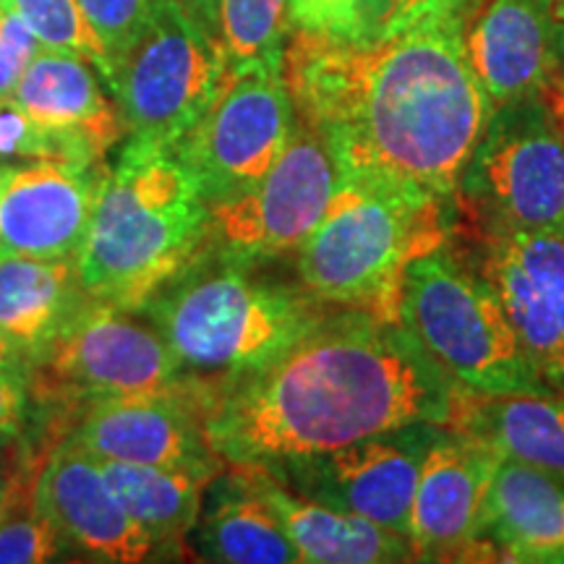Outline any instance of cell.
<instances>
[{
	"mask_svg": "<svg viewBox=\"0 0 564 564\" xmlns=\"http://www.w3.org/2000/svg\"><path fill=\"white\" fill-rule=\"evenodd\" d=\"M68 440L100 460L215 474L228 465L207 434V384L192 377L173 390L89 400Z\"/></svg>",
	"mask_w": 564,
	"mask_h": 564,
	"instance_id": "4fadbf2b",
	"label": "cell"
},
{
	"mask_svg": "<svg viewBox=\"0 0 564 564\" xmlns=\"http://www.w3.org/2000/svg\"><path fill=\"white\" fill-rule=\"evenodd\" d=\"M291 32V0H220L217 34L230 70L282 58Z\"/></svg>",
	"mask_w": 564,
	"mask_h": 564,
	"instance_id": "484cf974",
	"label": "cell"
},
{
	"mask_svg": "<svg viewBox=\"0 0 564 564\" xmlns=\"http://www.w3.org/2000/svg\"><path fill=\"white\" fill-rule=\"evenodd\" d=\"M9 514H11V512H9ZM3 518H6V514H0V520H3Z\"/></svg>",
	"mask_w": 564,
	"mask_h": 564,
	"instance_id": "b9f144b4",
	"label": "cell"
},
{
	"mask_svg": "<svg viewBox=\"0 0 564 564\" xmlns=\"http://www.w3.org/2000/svg\"><path fill=\"white\" fill-rule=\"evenodd\" d=\"M241 465V463H236ZM251 484L267 499L291 535L301 562L312 564H384L413 560L405 535L312 497H303L264 465H243Z\"/></svg>",
	"mask_w": 564,
	"mask_h": 564,
	"instance_id": "ffe728a7",
	"label": "cell"
},
{
	"mask_svg": "<svg viewBox=\"0 0 564 564\" xmlns=\"http://www.w3.org/2000/svg\"><path fill=\"white\" fill-rule=\"evenodd\" d=\"M481 0H390L382 21H379L377 37H390V34L413 30V26L426 24L436 19H465Z\"/></svg>",
	"mask_w": 564,
	"mask_h": 564,
	"instance_id": "d6a6232c",
	"label": "cell"
},
{
	"mask_svg": "<svg viewBox=\"0 0 564 564\" xmlns=\"http://www.w3.org/2000/svg\"><path fill=\"white\" fill-rule=\"evenodd\" d=\"M228 74L220 37L175 0H154L144 30L112 61L105 84L131 139L173 150L207 112Z\"/></svg>",
	"mask_w": 564,
	"mask_h": 564,
	"instance_id": "52a82bcc",
	"label": "cell"
},
{
	"mask_svg": "<svg viewBox=\"0 0 564 564\" xmlns=\"http://www.w3.org/2000/svg\"><path fill=\"white\" fill-rule=\"evenodd\" d=\"M0 358H19V361H24V358L19 356L17 345H13L3 333H0Z\"/></svg>",
	"mask_w": 564,
	"mask_h": 564,
	"instance_id": "d590c367",
	"label": "cell"
},
{
	"mask_svg": "<svg viewBox=\"0 0 564 564\" xmlns=\"http://www.w3.org/2000/svg\"><path fill=\"white\" fill-rule=\"evenodd\" d=\"M484 539L514 562H564V484L531 465L499 460L484 510Z\"/></svg>",
	"mask_w": 564,
	"mask_h": 564,
	"instance_id": "603a6c76",
	"label": "cell"
},
{
	"mask_svg": "<svg viewBox=\"0 0 564 564\" xmlns=\"http://www.w3.org/2000/svg\"><path fill=\"white\" fill-rule=\"evenodd\" d=\"M447 429L481 442L502 460L531 465L564 484V390L465 392Z\"/></svg>",
	"mask_w": 564,
	"mask_h": 564,
	"instance_id": "7402d4cb",
	"label": "cell"
},
{
	"mask_svg": "<svg viewBox=\"0 0 564 564\" xmlns=\"http://www.w3.org/2000/svg\"><path fill=\"white\" fill-rule=\"evenodd\" d=\"M0 160L66 162L61 147L26 116L13 97L0 100Z\"/></svg>",
	"mask_w": 564,
	"mask_h": 564,
	"instance_id": "4dcf8cb0",
	"label": "cell"
},
{
	"mask_svg": "<svg viewBox=\"0 0 564 564\" xmlns=\"http://www.w3.org/2000/svg\"><path fill=\"white\" fill-rule=\"evenodd\" d=\"M30 390L26 364L19 358H0V442L17 436L24 426L30 413Z\"/></svg>",
	"mask_w": 564,
	"mask_h": 564,
	"instance_id": "836d02e7",
	"label": "cell"
},
{
	"mask_svg": "<svg viewBox=\"0 0 564 564\" xmlns=\"http://www.w3.org/2000/svg\"><path fill=\"white\" fill-rule=\"evenodd\" d=\"M131 312L87 301L40 358L47 390L82 400L110 394L162 392L186 382L181 364L154 327Z\"/></svg>",
	"mask_w": 564,
	"mask_h": 564,
	"instance_id": "7c38bea8",
	"label": "cell"
},
{
	"mask_svg": "<svg viewBox=\"0 0 564 564\" xmlns=\"http://www.w3.org/2000/svg\"><path fill=\"white\" fill-rule=\"evenodd\" d=\"M457 192L489 232L564 230V126L552 97L494 108Z\"/></svg>",
	"mask_w": 564,
	"mask_h": 564,
	"instance_id": "ba28073f",
	"label": "cell"
},
{
	"mask_svg": "<svg viewBox=\"0 0 564 564\" xmlns=\"http://www.w3.org/2000/svg\"><path fill=\"white\" fill-rule=\"evenodd\" d=\"M34 510L58 528L66 544L87 560L137 564L152 560L158 544L116 497L102 465L82 444L53 449L32 491Z\"/></svg>",
	"mask_w": 564,
	"mask_h": 564,
	"instance_id": "e0dca14e",
	"label": "cell"
},
{
	"mask_svg": "<svg viewBox=\"0 0 564 564\" xmlns=\"http://www.w3.org/2000/svg\"><path fill=\"white\" fill-rule=\"evenodd\" d=\"M299 118V116H295ZM340 188L324 141L295 121L278 162L246 192L209 207V241L220 262L253 264L306 241Z\"/></svg>",
	"mask_w": 564,
	"mask_h": 564,
	"instance_id": "30bf717a",
	"label": "cell"
},
{
	"mask_svg": "<svg viewBox=\"0 0 564 564\" xmlns=\"http://www.w3.org/2000/svg\"><path fill=\"white\" fill-rule=\"evenodd\" d=\"M105 165L32 162L0 183V253L76 257L100 196Z\"/></svg>",
	"mask_w": 564,
	"mask_h": 564,
	"instance_id": "ac0fdd59",
	"label": "cell"
},
{
	"mask_svg": "<svg viewBox=\"0 0 564 564\" xmlns=\"http://www.w3.org/2000/svg\"><path fill=\"white\" fill-rule=\"evenodd\" d=\"M387 6H390V0H369V9L373 13V21H377V30H379V21H382Z\"/></svg>",
	"mask_w": 564,
	"mask_h": 564,
	"instance_id": "8d00e7d4",
	"label": "cell"
},
{
	"mask_svg": "<svg viewBox=\"0 0 564 564\" xmlns=\"http://www.w3.org/2000/svg\"><path fill=\"white\" fill-rule=\"evenodd\" d=\"M89 301L76 257L0 253V333L37 364Z\"/></svg>",
	"mask_w": 564,
	"mask_h": 564,
	"instance_id": "44dd1931",
	"label": "cell"
},
{
	"mask_svg": "<svg viewBox=\"0 0 564 564\" xmlns=\"http://www.w3.org/2000/svg\"><path fill=\"white\" fill-rule=\"evenodd\" d=\"M40 47V40L34 37L26 21L0 3V100L13 97V89Z\"/></svg>",
	"mask_w": 564,
	"mask_h": 564,
	"instance_id": "1f68e13d",
	"label": "cell"
},
{
	"mask_svg": "<svg viewBox=\"0 0 564 564\" xmlns=\"http://www.w3.org/2000/svg\"><path fill=\"white\" fill-rule=\"evenodd\" d=\"M463 394L403 322L345 308L259 369L207 387V434L225 463L274 465L413 423L449 426Z\"/></svg>",
	"mask_w": 564,
	"mask_h": 564,
	"instance_id": "7a4b0ae2",
	"label": "cell"
},
{
	"mask_svg": "<svg viewBox=\"0 0 564 564\" xmlns=\"http://www.w3.org/2000/svg\"><path fill=\"white\" fill-rule=\"evenodd\" d=\"M183 6L192 17L199 21L202 26H207L209 32L217 34V24H220V0H175ZM220 37V34H217Z\"/></svg>",
	"mask_w": 564,
	"mask_h": 564,
	"instance_id": "e575fe53",
	"label": "cell"
},
{
	"mask_svg": "<svg viewBox=\"0 0 564 564\" xmlns=\"http://www.w3.org/2000/svg\"><path fill=\"white\" fill-rule=\"evenodd\" d=\"M552 9L556 13V19H560V24L564 26V0H552Z\"/></svg>",
	"mask_w": 564,
	"mask_h": 564,
	"instance_id": "f35d334b",
	"label": "cell"
},
{
	"mask_svg": "<svg viewBox=\"0 0 564 564\" xmlns=\"http://www.w3.org/2000/svg\"><path fill=\"white\" fill-rule=\"evenodd\" d=\"M13 100L61 147L68 165H100L126 131L97 68L79 55L40 47L13 89Z\"/></svg>",
	"mask_w": 564,
	"mask_h": 564,
	"instance_id": "d6986e66",
	"label": "cell"
},
{
	"mask_svg": "<svg viewBox=\"0 0 564 564\" xmlns=\"http://www.w3.org/2000/svg\"><path fill=\"white\" fill-rule=\"evenodd\" d=\"M9 171V165H0V183H3V175Z\"/></svg>",
	"mask_w": 564,
	"mask_h": 564,
	"instance_id": "60d3db41",
	"label": "cell"
},
{
	"mask_svg": "<svg viewBox=\"0 0 564 564\" xmlns=\"http://www.w3.org/2000/svg\"><path fill=\"white\" fill-rule=\"evenodd\" d=\"M228 465V474H220L207 486V505H202L196 520V549L202 560L223 564L301 562L291 535L251 484L243 465Z\"/></svg>",
	"mask_w": 564,
	"mask_h": 564,
	"instance_id": "cb8c5ba5",
	"label": "cell"
},
{
	"mask_svg": "<svg viewBox=\"0 0 564 564\" xmlns=\"http://www.w3.org/2000/svg\"><path fill=\"white\" fill-rule=\"evenodd\" d=\"M295 121L282 58L253 63L230 70L207 112L173 152L212 207L270 171L291 141Z\"/></svg>",
	"mask_w": 564,
	"mask_h": 564,
	"instance_id": "9c48e42d",
	"label": "cell"
},
{
	"mask_svg": "<svg viewBox=\"0 0 564 564\" xmlns=\"http://www.w3.org/2000/svg\"><path fill=\"white\" fill-rule=\"evenodd\" d=\"M207 241L209 204L178 154L131 139L105 167L76 264L91 301L133 314L199 262Z\"/></svg>",
	"mask_w": 564,
	"mask_h": 564,
	"instance_id": "3957f363",
	"label": "cell"
},
{
	"mask_svg": "<svg viewBox=\"0 0 564 564\" xmlns=\"http://www.w3.org/2000/svg\"><path fill=\"white\" fill-rule=\"evenodd\" d=\"M186 377L215 387L278 358L327 312L312 293L251 280L241 264H192L147 303Z\"/></svg>",
	"mask_w": 564,
	"mask_h": 564,
	"instance_id": "277c9868",
	"label": "cell"
},
{
	"mask_svg": "<svg viewBox=\"0 0 564 564\" xmlns=\"http://www.w3.org/2000/svg\"><path fill=\"white\" fill-rule=\"evenodd\" d=\"M484 280L549 390H564V230L489 232Z\"/></svg>",
	"mask_w": 564,
	"mask_h": 564,
	"instance_id": "5bb4252c",
	"label": "cell"
},
{
	"mask_svg": "<svg viewBox=\"0 0 564 564\" xmlns=\"http://www.w3.org/2000/svg\"><path fill=\"white\" fill-rule=\"evenodd\" d=\"M293 30L333 40L377 37V21L369 0H291Z\"/></svg>",
	"mask_w": 564,
	"mask_h": 564,
	"instance_id": "83f0119b",
	"label": "cell"
},
{
	"mask_svg": "<svg viewBox=\"0 0 564 564\" xmlns=\"http://www.w3.org/2000/svg\"><path fill=\"white\" fill-rule=\"evenodd\" d=\"M442 238L434 196L340 181L322 223L299 246L301 285L322 303L400 322L408 267Z\"/></svg>",
	"mask_w": 564,
	"mask_h": 564,
	"instance_id": "5b68a950",
	"label": "cell"
},
{
	"mask_svg": "<svg viewBox=\"0 0 564 564\" xmlns=\"http://www.w3.org/2000/svg\"><path fill=\"white\" fill-rule=\"evenodd\" d=\"M11 512V491L0 489V514H9Z\"/></svg>",
	"mask_w": 564,
	"mask_h": 564,
	"instance_id": "74e56055",
	"label": "cell"
},
{
	"mask_svg": "<svg viewBox=\"0 0 564 564\" xmlns=\"http://www.w3.org/2000/svg\"><path fill=\"white\" fill-rule=\"evenodd\" d=\"M465 19L371 40L293 30L282 53L295 116L324 141L340 181L449 199L494 105L465 53Z\"/></svg>",
	"mask_w": 564,
	"mask_h": 564,
	"instance_id": "6da1fadb",
	"label": "cell"
},
{
	"mask_svg": "<svg viewBox=\"0 0 564 564\" xmlns=\"http://www.w3.org/2000/svg\"><path fill=\"white\" fill-rule=\"evenodd\" d=\"M79 6L89 21L91 32L102 42L112 66V61L144 30L147 19L152 17L154 0H79Z\"/></svg>",
	"mask_w": 564,
	"mask_h": 564,
	"instance_id": "f546056e",
	"label": "cell"
},
{
	"mask_svg": "<svg viewBox=\"0 0 564 564\" xmlns=\"http://www.w3.org/2000/svg\"><path fill=\"white\" fill-rule=\"evenodd\" d=\"M68 544L51 520L32 514L0 520V564H42L63 556Z\"/></svg>",
	"mask_w": 564,
	"mask_h": 564,
	"instance_id": "f1b7e54d",
	"label": "cell"
},
{
	"mask_svg": "<svg viewBox=\"0 0 564 564\" xmlns=\"http://www.w3.org/2000/svg\"><path fill=\"white\" fill-rule=\"evenodd\" d=\"M100 465L126 512L152 535L158 552H181L202 514L204 491L223 474L116 460H100Z\"/></svg>",
	"mask_w": 564,
	"mask_h": 564,
	"instance_id": "d4e9b609",
	"label": "cell"
},
{
	"mask_svg": "<svg viewBox=\"0 0 564 564\" xmlns=\"http://www.w3.org/2000/svg\"><path fill=\"white\" fill-rule=\"evenodd\" d=\"M442 429L440 423H413L398 432L352 442L333 453L293 457L264 468L303 497L361 514L408 539V520L423 457Z\"/></svg>",
	"mask_w": 564,
	"mask_h": 564,
	"instance_id": "8fae6325",
	"label": "cell"
},
{
	"mask_svg": "<svg viewBox=\"0 0 564 564\" xmlns=\"http://www.w3.org/2000/svg\"><path fill=\"white\" fill-rule=\"evenodd\" d=\"M400 322L465 392L549 390L484 274L470 272L442 246L408 267Z\"/></svg>",
	"mask_w": 564,
	"mask_h": 564,
	"instance_id": "8992f818",
	"label": "cell"
},
{
	"mask_svg": "<svg viewBox=\"0 0 564 564\" xmlns=\"http://www.w3.org/2000/svg\"><path fill=\"white\" fill-rule=\"evenodd\" d=\"M465 53L494 108L564 89V26L552 0H489L465 24Z\"/></svg>",
	"mask_w": 564,
	"mask_h": 564,
	"instance_id": "2e32d148",
	"label": "cell"
},
{
	"mask_svg": "<svg viewBox=\"0 0 564 564\" xmlns=\"http://www.w3.org/2000/svg\"><path fill=\"white\" fill-rule=\"evenodd\" d=\"M502 457L481 442L444 426L415 484L408 544L413 560H468V554H499L484 539V510L491 476Z\"/></svg>",
	"mask_w": 564,
	"mask_h": 564,
	"instance_id": "9a60e30c",
	"label": "cell"
},
{
	"mask_svg": "<svg viewBox=\"0 0 564 564\" xmlns=\"http://www.w3.org/2000/svg\"><path fill=\"white\" fill-rule=\"evenodd\" d=\"M556 110H560V116H562V126H564V89H562V95L556 97Z\"/></svg>",
	"mask_w": 564,
	"mask_h": 564,
	"instance_id": "ab89813d",
	"label": "cell"
},
{
	"mask_svg": "<svg viewBox=\"0 0 564 564\" xmlns=\"http://www.w3.org/2000/svg\"><path fill=\"white\" fill-rule=\"evenodd\" d=\"M26 21L42 47L79 55L102 74L110 70V58L102 42L91 32L79 0H0Z\"/></svg>",
	"mask_w": 564,
	"mask_h": 564,
	"instance_id": "4316f807",
	"label": "cell"
}]
</instances>
